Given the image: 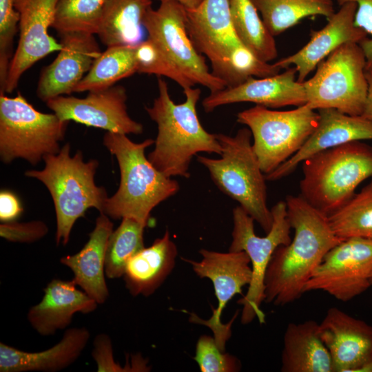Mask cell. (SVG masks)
<instances>
[{
  "label": "cell",
  "mask_w": 372,
  "mask_h": 372,
  "mask_svg": "<svg viewBox=\"0 0 372 372\" xmlns=\"http://www.w3.org/2000/svg\"><path fill=\"white\" fill-rule=\"evenodd\" d=\"M178 251L167 230L152 245L136 253L127 262L123 276L133 296H149L164 282L175 266Z\"/></svg>",
  "instance_id": "obj_25"
},
{
  "label": "cell",
  "mask_w": 372,
  "mask_h": 372,
  "mask_svg": "<svg viewBox=\"0 0 372 372\" xmlns=\"http://www.w3.org/2000/svg\"><path fill=\"white\" fill-rule=\"evenodd\" d=\"M229 6L234 30L242 43L265 62L275 59L278 50L274 37L251 0H229Z\"/></svg>",
  "instance_id": "obj_30"
},
{
  "label": "cell",
  "mask_w": 372,
  "mask_h": 372,
  "mask_svg": "<svg viewBox=\"0 0 372 372\" xmlns=\"http://www.w3.org/2000/svg\"><path fill=\"white\" fill-rule=\"evenodd\" d=\"M107 0H59L52 28L59 35L85 32L96 35Z\"/></svg>",
  "instance_id": "obj_33"
},
{
  "label": "cell",
  "mask_w": 372,
  "mask_h": 372,
  "mask_svg": "<svg viewBox=\"0 0 372 372\" xmlns=\"http://www.w3.org/2000/svg\"><path fill=\"white\" fill-rule=\"evenodd\" d=\"M22 212L18 198L11 192L0 193V220L3 223L14 221Z\"/></svg>",
  "instance_id": "obj_40"
},
{
  "label": "cell",
  "mask_w": 372,
  "mask_h": 372,
  "mask_svg": "<svg viewBox=\"0 0 372 372\" xmlns=\"http://www.w3.org/2000/svg\"><path fill=\"white\" fill-rule=\"evenodd\" d=\"M186 27L195 48L210 62L212 73L227 87L231 59L244 45L232 23L229 0H203L186 10Z\"/></svg>",
  "instance_id": "obj_14"
},
{
  "label": "cell",
  "mask_w": 372,
  "mask_h": 372,
  "mask_svg": "<svg viewBox=\"0 0 372 372\" xmlns=\"http://www.w3.org/2000/svg\"><path fill=\"white\" fill-rule=\"evenodd\" d=\"M152 4V0H107L96 35L107 47L138 44Z\"/></svg>",
  "instance_id": "obj_27"
},
{
  "label": "cell",
  "mask_w": 372,
  "mask_h": 372,
  "mask_svg": "<svg viewBox=\"0 0 372 372\" xmlns=\"http://www.w3.org/2000/svg\"><path fill=\"white\" fill-rule=\"evenodd\" d=\"M285 203L294 236L288 245L276 249L265 279V301L279 306L304 293L306 283L325 255L343 240L333 232L328 216L300 195H289Z\"/></svg>",
  "instance_id": "obj_1"
},
{
  "label": "cell",
  "mask_w": 372,
  "mask_h": 372,
  "mask_svg": "<svg viewBox=\"0 0 372 372\" xmlns=\"http://www.w3.org/2000/svg\"><path fill=\"white\" fill-rule=\"evenodd\" d=\"M143 223L131 218H122L120 225L112 232L107 245L105 275L110 279L123 276L128 260L145 248Z\"/></svg>",
  "instance_id": "obj_32"
},
{
  "label": "cell",
  "mask_w": 372,
  "mask_h": 372,
  "mask_svg": "<svg viewBox=\"0 0 372 372\" xmlns=\"http://www.w3.org/2000/svg\"><path fill=\"white\" fill-rule=\"evenodd\" d=\"M103 143L115 156L121 176L118 188L108 197L103 213L112 219L131 218L147 225L153 209L178 192V183L158 171L145 156V149L154 140L135 143L126 134L107 132Z\"/></svg>",
  "instance_id": "obj_3"
},
{
  "label": "cell",
  "mask_w": 372,
  "mask_h": 372,
  "mask_svg": "<svg viewBox=\"0 0 372 372\" xmlns=\"http://www.w3.org/2000/svg\"><path fill=\"white\" fill-rule=\"evenodd\" d=\"M356 9L357 3L353 1L340 5V8L327 19L325 26L311 32L306 45L274 64L281 70L295 67L298 81H304L317 65L338 47L350 42L359 43L368 37L362 29L354 25Z\"/></svg>",
  "instance_id": "obj_21"
},
{
  "label": "cell",
  "mask_w": 372,
  "mask_h": 372,
  "mask_svg": "<svg viewBox=\"0 0 372 372\" xmlns=\"http://www.w3.org/2000/svg\"><path fill=\"white\" fill-rule=\"evenodd\" d=\"M112 231L113 223L110 217L100 213L83 247L75 254L60 259L61 263L73 273L72 280L75 284L98 304L105 303L109 298L105 281V256L107 242Z\"/></svg>",
  "instance_id": "obj_23"
},
{
  "label": "cell",
  "mask_w": 372,
  "mask_h": 372,
  "mask_svg": "<svg viewBox=\"0 0 372 372\" xmlns=\"http://www.w3.org/2000/svg\"><path fill=\"white\" fill-rule=\"evenodd\" d=\"M283 372H333L328 349L312 320L289 323L285 331L281 356Z\"/></svg>",
  "instance_id": "obj_26"
},
{
  "label": "cell",
  "mask_w": 372,
  "mask_h": 372,
  "mask_svg": "<svg viewBox=\"0 0 372 372\" xmlns=\"http://www.w3.org/2000/svg\"><path fill=\"white\" fill-rule=\"evenodd\" d=\"M200 254L203 259L199 262L183 260L192 265L197 276L211 281L218 307L213 309L209 320H202L192 313L190 321L208 327L213 332L217 345L225 351V344L231 337V324L238 316V311L227 324L221 322V314L228 302L235 295L241 293L245 286H249L252 274L250 260L243 251L221 253L203 249Z\"/></svg>",
  "instance_id": "obj_13"
},
{
  "label": "cell",
  "mask_w": 372,
  "mask_h": 372,
  "mask_svg": "<svg viewBox=\"0 0 372 372\" xmlns=\"http://www.w3.org/2000/svg\"><path fill=\"white\" fill-rule=\"evenodd\" d=\"M340 5L353 1L357 3L354 17V25L362 29L369 37L362 40L358 44L362 48L365 59L366 66L372 65V0H335Z\"/></svg>",
  "instance_id": "obj_38"
},
{
  "label": "cell",
  "mask_w": 372,
  "mask_h": 372,
  "mask_svg": "<svg viewBox=\"0 0 372 372\" xmlns=\"http://www.w3.org/2000/svg\"><path fill=\"white\" fill-rule=\"evenodd\" d=\"M137 73L165 76L183 89L184 81L164 58L156 45L148 38L135 45Z\"/></svg>",
  "instance_id": "obj_36"
},
{
  "label": "cell",
  "mask_w": 372,
  "mask_h": 372,
  "mask_svg": "<svg viewBox=\"0 0 372 372\" xmlns=\"http://www.w3.org/2000/svg\"><path fill=\"white\" fill-rule=\"evenodd\" d=\"M147 11L143 21L147 38L184 81L185 88L200 85L210 92L227 87L209 70L205 57L192 43L186 27V10L175 1H162ZM183 89V90H184Z\"/></svg>",
  "instance_id": "obj_11"
},
{
  "label": "cell",
  "mask_w": 372,
  "mask_h": 372,
  "mask_svg": "<svg viewBox=\"0 0 372 372\" xmlns=\"http://www.w3.org/2000/svg\"><path fill=\"white\" fill-rule=\"evenodd\" d=\"M59 36L61 48L54 60L43 68L36 90L44 102L74 92L102 52L95 34L74 32Z\"/></svg>",
  "instance_id": "obj_17"
},
{
  "label": "cell",
  "mask_w": 372,
  "mask_h": 372,
  "mask_svg": "<svg viewBox=\"0 0 372 372\" xmlns=\"http://www.w3.org/2000/svg\"><path fill=\"white\" fill-rule=\"evenodd\" d=\"M48 232L47 225L41 220L27 223L6 222L0 225V236L9 242L32 243Z\"/></svg>",
  "instance_id": "obj_37"
},
{
  "label": "cell",
  "mask_w": 372,
  "mask_h": 372,
  "mask_svg": "<svg viewBox=\"0 0 372 372\" xmlns=\"http://www.w3.org/2000/svg\"><path fill=\"white\" fill-rule=\"evenodd\" d=\"M270 33L276 37L311 16L327 19L334 13L333 0H251Z\"/></svg>",
  "instance_id": "obj_28"
},
{
  "label": "cell",
  "mask_w": 372,
  "mask_h": 372,
  "mask_svg": "<svg viewBox=\"0 0 372 372\" xmlns=\"http://www.w3.org/2000/svg\"><path fill=\"white\" fill-rule=\"evenodd\" d=\"M371 285H372V275H371Z\"/></svg>",
  "instance_id": "obj_44"
},
{
  "label": "cell",
  "mask_w": 372,
  "mask_h": 372,
  "mask_svg": "<svg viewBox=\"0 0 372 372\" xmlns=\"http://www.w3.org/2000/svg\"><path fill=\"white\" fill-rule=\"evenodd\" d=\"M194 359L202 372H235L240 369V361L221 351L214 338L209 335L199 338Z\"/></svg>",
  "instance_id": "obj_35"
},
{
  "label": "cell",
  "mask_w": 372,
  "mask_h": 372,
  "mask_svg": "<svg viewBox=\"0 0 372 372\" xmlns=\"http://www.w3.org/2000/svg\"><path fill=\"white\" fill-rule=\"evenodd\" d=\"M19 30V14L13 0H0V92H4L13 52L14 37Z\"/></svg>",
  "instance_id": "obj_34"
},
{
  "label": "cell",
  "mask_w": 372,
  "mask_h": 372,
  "mask_svg": "<svg viewBox=\"0 0 372 372\" xmlns=\"http://www.w3.org/2000/svg\"><path fill=\"white\" fill-rule=\"evenodd\" d=\"M72 280L52 279L43 289V296L30 308L27 318L33 329L42 336H50L66 329L76 313H89L97 302Z\"/></svg>",
  "instance_id": "obj_22"
},
{
  "label": "cell",
  "mask_w": 372,
  "mask_h": 372,
  "mask_svg": "<svg viewBox=\"0 0 372 372\" xmlns=\"http://www.w3.org/2000/svg\"><path fill=\"white\" fill-rule=\"evenodd\" d=\"M125 88L114 85L88 92L85 98L59 96L45 102L61 120L123 134L143 133L141 123L132 118L127 108Z\"/></svg>",
  "instance_id": "obj_15"
},
{
  "label": "cell",
  "mask_w": 372,
  "mask_h": 372,
  "mask_svg": "<svg viewBox=\"0 0 372 372\" xmlns=\"http://www.w3.org/2000/svg\"><path fill=\"white\" fill-rule=\"evenodd\" d=\"M316 128L300 149L272 172L266 180L275 181L287 176L313 155L355 141L372 139V121L362 115L353 116L333 108L318 110Z\"/></svg>",
  "instance_id": "obj_20"
},
{
  "label": "cell",
  "mask_w": 372,
  "mask_h": 372,
  "mask_svg": "<svg viewBox=\"0 0 372 372\" xmlns=\"http://www.w3.org/2000/svg\"><path fill=\"white\" fill-rule=\"evenodd\" d=\"M59 0H13L19 14V38L11 60L4 93H12L34 63L61 48L49 32Z\"/></svg>",
  "instance_id": "obj_16"
},
{
  "label": "cell",
  "mask_w": 372,
  "mask_h": 372,
  "mask_svg": "<svg viewBox=\"0 0 372 372\" xmlns=\"http://www.w3.org/2000/svg\"><path fill=\"white\" fill-rule=\"evenodd\" d=\"M92 357L96 363L97 371H126L114 362L111 340L106 334L95 337Z\"/></svg>",
  "instance_id": "obj_39"
},
{
  "label": "cell",
  "mask_w": 372,
  "mask_h": 372,
  "mask_svg": "<svg viewBox=\"0 0 372 372\" xmlns=\"http://www.w3.org/2000/svg\"><path fill=\"white\" fill-rule=\"evenodd\" d=\"M158 96L145 111L157 125L154 148L147 158L166 176L189 178V165L198 153L221 154L216 135L201 125L196 106L201 91L193 87L183 90L185 100L176 103L171 98L167 83L158 79Z\"/></svg>",
  "instance_id": "obj_2"
},
{
  "label": "cell",
  "mask_w": 372,
  "mask_h": 372,
  "mask_svg": "<svg viewBox=\"0 0 372 372\" xmlns=\"http://www.w3.org/2000/svg\"><path fill=\"white\" fill-rule=\"evenodd\" d=\"M69 122L38 111L20 92L14 97L0 92L1 161L10 164L21 158L36 165L59 153Z\"/></svg>",
  "instance_id": "obj_7"
},
{
  "label": "cell",
  "mask_w": 372,
  "mask_h": 372,
  "mask_svg": "<svg viewBox=\"0 0 372 372\" xmlns=\"http://www.w3.org/2000/svg\"><path fill=\"white\" fill-rule=\"evenodd\" d=\"M302 164L300 195L329 216L372 176V147L355 141L319 152Z\"/></svg>",
  "instance_id": "obj_5"
},
{
  "label": "cell",
  "mask_w": 372,
  "mask_h": 372,
  "mask_svg": "<svg viewBox=\"0 0 372 372\" xmlns=\"http://www.w3.org/2000/svg\"><path fill=\"white\" fill-rule=\"evenodd\" d=\"M135 73H137L135 45L107 47L94 61L74 92L106 89Z\"/></svg>",
  "instance_id": "obj_29"
},
{
  "label": "cell",
  "mask_w": 372,
  "mask_h": 372,
  "mask_svg": "<svg viewBox=\"0 0 372 372\" xmlns=\"http://www.w3.org/2000/svg\"><path fill=\"white\" fill-rule=\"evenodd\" d=\"M372 239L349 238L330 249L304 288L324 291L347 302L371 285Z\"/></svg>",
  "instance_id": "obj_12"
},
{
  "label": "cell",
  "mask_w": 372,
  "mask_h": 372,
  "mask_svg": "<svg viewBox=\"0 0 372 372\" xmlns=\"http://www.w3.org/2000/svg\"><path fill=\"white\" fill-rule=\"evenodd\" d=\"M159 1H169V0H158ZM175 1L180 4H181L186 10H192L197 8L203 0H169Z\"/></svg>",
  "instance_id": "obj_42"
},
{
  "label": "cell",
  "mask_w": 372,
  "mask_h": 372,
  "mask_svg": "<svg viewBox=\"0 0 372 372\" xmlns=\"http://www.w3.org/2000/svg\"><path fill=\"white\" fill-rule=\"evenodd\" d=\"M216 135L222 149L220 158L198 155L197 161L207 169L219 189L237 201L268 233L273 216L267 204L265 175L254 151L250 130L240 129L235 136Z\"/></svg>",
  "instance_id": "obj_6"
},
{
  "label": "cell",
  "mask_w": 372,
  "mask_h": 372,
  "mask_svg": "<svg viewBox=\"0 0 372 372\" xmlns=\"http://www.w3.org/2000/svg\"><path fill=\"white\" fill-rule=\"evenodd\" d=\"M366 59L357 43H344L322 60L303 81L307 103L314 110L333 108L362 115L368 92Z\"/></svg>",
  "instance_id": "obj_9"
},
{
  "label": "cell",
  "mask_w": 372,
  "mask_h": 372,
  "mask_svg": "<svg viewBox=\"0 0 372 372\" xmlns=\"http://www.w3.org/2000/svg\"><path fill=\"white\" fill-rule=\"evenodd\" d=\"M365 74L368 83V92L362 116L372 121V65L366 66Z\"/></svg>",
  "instance_id": "obj_41"
},
{
  "label": "cell",
  "mask_w": 372,
  "mask_h": 372,
  "mask_svg": "<svg viewBox=\"0 0 372 372\" xmlns=\"http://www.w3.org/2000/svg\"><path fill=\"white\" fill-rule=\"evenodd\" d=\"M358 372H372V359L362 366Z\"/></svg>",
  "instance_id": "obj_43"
},
{
  "label": "cell",
  "mask_w": 372,
  "mask_h": 372,
  "mask_svg": "<svg viewBox=\"0 0 372 372\" xmlns=\"http://www.w3.org/2000/svg\"><path fill=\"white\" fill-rule=\"evenodd\" d=\"M328 219L333 232L342 240L372 239V176L367 185L329 215Z\"/></svg>",
  "instance_id": "obj_31"
},
{
  "label": "cell",
  "mask_w": 372,
  "mask_h": 372,
  "mask_svg": "<svg viewBox=\"0 0 372 372\" xmlns=\"http://www.w3.org/2000/svg\"><path fill=\"white\" fill-rule=\"evenodd\" d=\"M70 144L59 153L43 158L41 170H28L25 176L39 180L48 189L54 206L56 220V242L66 245L76 221L90 208L104 212L108 198L103 187L97 186L94 176L99 166L96 159L83 161L81 151L70 155Z\"/></svg>",
  "instance_id": "obj_4"
},
{
  "label": "cell",
  "mask_w": 372,
  "mask_h": 372,
  "mask_svg": "<svg viewBox=\"0 0 372 372\" xmlns=\"http://www.w3.org/2000/svg\"><path fill=\"white\" fill-rule=\"evenodd\" d=\"M90 338L85 327L68 329L61 340L41 351L28 352L0 342L1 372H57L75 362Z\"/></svg>",
  "instance_id": "obj_24"
},
{
  "label": "cell",
  "mask_w": 372,
  "mask_h": 372,
  "mask_svg": "<svg viewBox=\"0 0 372 372\" xmlns=\"http://www.w3.org/2000/svg\"><path fill=\"white\" fill-rule=\"evenodd\" d=\"M319 114L306 104L290 110L256 105L238 113L237 121L251 131L254 151L265 174L293 156L317 127Z\"/></svg>",
  "instance_id": "obj_8"
},
{
  "label": "cell",
  "mask_w": 372,
  "mask_h": 372,
  "mask_svg": "<svg viewBox=\"0 0 372 372\" xmlns=\"http://www.w3.org/2000/svg\"><path fill=\"white\" fill-rule=\"evenodd\" d=\"M271 211L272 226L265 236L260 237L255 234L254 218L240 205L233 209L234 227L229 251H245L249 258L252 272L247 292L238 301L242 306L241 322L243 324L250 323L256 318L260 324L265 323V316L260 305L265 299L267 270L276 249L291 240V227L285 201L278 202Z\"/></svg>",
  "instance_id": "obj_10"
},
{
  "label": "cell",
  "mask_w": 372,
  "mask_h": 372,
  "mask_svg": "<svg viewBox=\"0 0 372 372\" xmlns=\"http://www.w3.org/2000/svg\"><path fill=\"white\" fill-rule=\"evenodd\" d=\"M243 102L267 108L299 107L307 103V95L303 82L297 80L295 67L291 66L281 73L250 77L239 85L210 92L202 105L206 112H210L222 105Z\"/></svg>",
  "instance_id": "obj_18"
},
{
  "label": "cell",
  "mask_w": 372,
  "mask_h": 372,
  "mask_svg": "<svg viewBox=\"0 0 372 372\" xmlns=\"http://www.w3.org/2000/svg\"><path fill=\"white\" fill-rule=\"evenodd\" d=\"M318 333L330 353L333 372H358L372 359V326L337 307L328 309Z\"/></svg>",
  "instance_id": "obj_19"
}]
</instances>
